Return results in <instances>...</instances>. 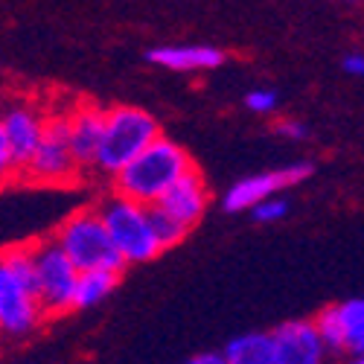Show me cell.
<instances>
[{"label":"cell","mask_w":364,"mask_h":364,"mask_svg":"<svg viewBox=\"0 0 364 364\" xmlns=\"http://www.w3.org/2000/svg\"><path fill=\"white\" fill-rule=\"evenodd\" d=\"M225 364H274V344H271V332H245V336L233 338L225 353Z\"/></svg>","instance_id":"obj_15"},{"label":"cell","mask_w":364,"mask_h":364,"mask_svg":"<svg viewBox=\"0 0 364 364\" xmlns=\"http://www.w3.org/2000/svg\"><path fill=\"white\" fill-rule=\"evenodd\" d=\"M344 70L350 76H361L364 73V55L361 53H347L344 55Z\"/></svg>","instance_id":"obj_22"},{"label":"cell","mask_w":364,"mask_h":364,"mask_svg":"<svg viewBox=\"0 0 364 364\" xmlns=\"http://www.w3.org/2000/svg\"><path fill=\"white\" fill-rule=\"evenodd\" d=\"M344 364H364V358H361V355H347Z\"/></svg>","instance_id":"obj_24"},{"label":"cell","mask_w":364,"mask_h":364,"mask_svg":"<svg viewBox=\"0 0 364 364\" xmlns=\"http://www.w3.org/2000/svg\"><path fill=\"white\" fill-rule=\"evenodd\" d=\"M149 225H151V233H155V242H158L161 254L169 251V248H175L178 242H184L187 233H190V230H184L181 225H175L166 213H161L158 207H149Z\"/></svg>","instance_id":"obj_17"},{"label":"cell","mask_w":364,"mask_h":364,"mask_svg":"<svg viewBox=\"0 0 364 364\" xmlns=\"http://www.w3.org/2000/svg\"><path fill=\"white\" fill-rule=\"evenodd\" d=\"M117 271H79L76 291H73V309H94L119 286Z\"/></svg>","instance_id":"obj_16"},{"label":"cell","mask_w":364,"mask_h":364,"mask_svg":"<svg viewBox=\"0 0 364 364\" xmlns=\"http://www.w3.org/2000/svg\"><path fill=\"white\" fill-rule=\"evenodd\" d=\"M102 119L105 108H97L94 102H79L68 108V140L79 169L94 166V155L102 137Z\"/></svg>","instance_id":"obj_12"},{"label":"cell","mask_w":364,"mask_h":364,"mask_svg":"<svg viewBox=\"0 0 364 364\" xmlns=\"http://www.w3.org/2000/svg\"><path fill=\"white\" fill-rule=\"evenodd\" d=\"M274 364H329V353L312 321H286L271 332Z\"/></svg>","instance_id":"obj_11"},{"label":"cell","mask_w":364,"mask_h":364,"mask_svg":"<svg viewBox=\"0 0 364 364\" xmlns=\"http://www.w3.org/2000/svg\"><path fill=\"white\" fill-rule=\"evenodd\" d=\"M149 62L175 73H207L225 65V53L207 44H169L149 50Z\"/></svg>","instance_id":"obj_13"},{"label":"cell","mask_w":364,"mask_h":364,"mask_svg":"<svg viewBox=\"0 0 364 364\" xmlns=\"http://www.w3.org/2000/svg\"><path fill=\"white\" fill-rule=\"evenodd\" d=\"M274 132H277L280 137H286V140H294V143H300V140L309 137V129L303 126V123H297V119H280Z\"/></svg>","instance_id":"obj_21"},{"label":"cell","mask_w":364,"mask_h":364,"mask_svg":"<svg viewBox=\"0 0 364 364\" xmlns=\"http://www.w3.org/2000/svg\"><path fill=\"white\" fill-rule=\"evenodd\" d=\"M207 201H210V190H207L204 175L198 169H190L184 178H178L175 184L161 196L158 204H151V207H158L161 213H166L184 230H193L207 213Z\"/></svg>","instance_id":"obj_10"},{"label":"cell","mask_w":364,"mask_h":364,"mask_svg":"<svg viewBox=\"0 0 364 364\" xmlns=\"http://www.w3.org/2000/svg\"><path fill=\"white\" fill-rule=\"evenodd\" d=\"M158 134H161V126L149 111H143L137 105L105 108L102 137H100L94 166L90 169H94L97 175H102L105 181H111L132 158H137Z\"/></svg>","instance_id":"obj_3"},{"label":"cell","mask_w":364,"mask_h":364,"mask_svg":"<svg viewBox=\"0 0 364 364\" xmlns=\"http://www.w3.org/2000/svg\"><path fill=\"white\" fill-rule=\"evenodd\" d=\"M248 213H251V219L259 222V225H277L280 219L289 216V201H286L283 196H268V198L257 201V204L248 210Z\"/></svg>","instance_id":"obj_18"},{"label":"cell","mask_w":364,"mask_h":364,"mask_svg":"<svg viewBox=\"0 0 364 364\" xmlns=\"http://www.w3.org/2000/svg\"><path fill=\"white\" fill-rule=\"evenodd\" d=\"M44 119L47 111L38 108V102L33 100H9L0 108V129H4L9 155L15 164V178L23 172V166L33 158V151L38 149L41 132H44Z\"/></svg>","instance_id":"obj_8"},{"label":"cell","mask_w":364,"mask_h":364,"mask_svg":"<svg viewBox=\"0 0 364 364\" xmlns=\"http://www.w3.org/2000/svg\"><path fill=\"white\" fill-rule=\"evenodd\" d=\"M82 169L73 161L70 140H68V108L65 111H47L44 132L38 140V149L33 151V158L23 166L18 178L29 181V184H70Z\"/></svg>","instance_id":"obj_7"},{"label":"cell","mask_w":364,"mask_h":364,"mask_svg":"<svg viewBox=\"0 0 364 364\" xmlns=\"http://www.w3.org/2000/svg\"><path fill=\"white\" fill-rule=\"evenodd\" d=\"M12 178H15V164H12V155H9L4 129H0V187H6Z\"/></svg>","instance_id":"obj_20"},{"label":"cell","mask_w":364,"mask_h":364,"mask_svg":"<svg viewBox=\"0 0 364 364\" xmlns=\"http://www.w3.org/2000/svg\"><path fill=\"white\" fill-rule=\"evenodd\" d=\"M44 323L33 291V254L29 245L0 251V336L23 341Z\"/></svg>","instance_id":"obj_2"},{"label":"cell","mask_w":364,"mask_h":364,"mask_svg":"<svg viewBox=\"0 0 364 364\" xmlns=\"http://www.w3.org/2000/svg\"><path fill=\"white\" fill-rule=\"evenodd\" d=\"M245 105L254 114H271V111H277L280 97H277V90H271V87H254L251 94L245 97Z\"/></svg>","instance_id":"obj_19"},{"label":"cell","mask_w":364,"mask_h":364,"mask_svg":"<svg viewBox=\"0 0 364 364\" xmlns=\"http://www.w3.org/2000/svg\"><path fill=\"white\" fill-rule=\"evenodd\" d=\"M53 242L76 271H117V274L126 271L94 204L70 213L53 233Z\"/></svg>","instance_id":"obj_4"},{"label":"cell","mask_w":364,"mask_h":364,"mask_svg":"<svg viewBox=\"0 0 364 364\" xmlns=\"http://www.w3.org/2000/svg\"><path fill=\"white\" fill-rule=\"evenodd\" d=\"M33 254V291L44 321L62 318L73 309V291L79 271L62 254V248L50 239H38L29 245Z\"/></svg>","instance_id":"obj_6"},{"label":"cell","mask_w":364,"mask_h":364,"mask_svg":"<svg viewBox=\"0 0 364 364\" xmlns=\"http://www.w3.org/2000/svg\"><path fill=\"white\" fill-rule=\"evenodd\" d=\"M190 169H196L190 151L181 143H175L172 137L158 134L137 158H132L123 169H119L108 184H111L114 196H123L129 201L151 207V204H158L161 196L178 178H184Z\"/></svg>","instance_id":"obj_1"},{"label":"cell","mask_w":364,"mask_h":364,"mask_svg":"<svg viewBox=\"0 0 364 364\" xmlns=\"http://www.w3.org/2000/svg\"><path fill=\"white\" fill-rule=\"evenodd\" d=\"M184 364H225V358H222V353H198V355L187 358Z\"/></svg>","instance_id":"obj_23"},{"label":"cell","mask_w":364,"mask_h":364,"mask_svg":"<svg viewBox=\"0 0 364 364\" xmlns=\"http://www.w3.org/2000/svg\"><path fill=\"white\" fill-rule=\"evenodd\" d=\"M341 332L344 355H361L364 353V300L361 297H347L332 306Z\"/></svg>","instance_id":"obj_14"},{"label":"cell","mask_w":364,"mask_h":364,"mask_svg":"<svg viewBox=\"0 0 364 364\" xmlns=\"http://www.w3.org/2000/svg\"><path fill=\"white\" fill-rule=\"evenodd\" d=\"M97 213L108 230V239L114 251L119 254L123 265H143L151 262L155 257H161V248L155 242V233H151L149 225V207L129 201L123 196H102L97 204Z\"/></svg>","instance_id":"obj_5"},{"label":"cell","mask_w":364,"mask_h":364,"mask_svg":"<svg viewBox=\"0 0 364 364\" xmlns=\"http://www.w3.org/2000/svg\"><path fill=\"white\" fill-rule=\"evenodd\" d=\"M315 172L312 164L300 161V164H291V166H283V169H271V172H257V175H248L236 181V184L225 193V201L222 207L228 210V213H248V210L268 198V196H277L289 187H297L303 184L309 175Z\"/></svg>","instance_id":"obj_9"}]
</instances>
